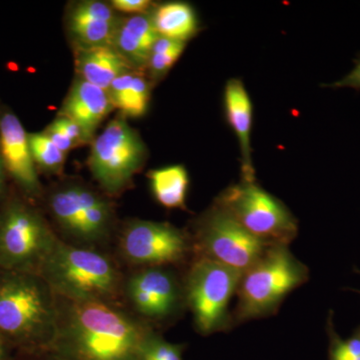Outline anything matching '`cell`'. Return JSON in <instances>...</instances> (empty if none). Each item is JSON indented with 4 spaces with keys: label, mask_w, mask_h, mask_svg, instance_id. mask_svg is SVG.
I'll return each instance as SVG.
<instances>
[{
    "label": "cell",
    "mask_w": 360,
    "mask_h": 360,
    "mask_svg": "<svg viewBox=\"0 0 360 360\" xmlns=\"http://www.w3.org/2000/svg\"><path fill=\"white\" fill-rule=\"evenodd\" d=\"M58 302L56 335L49 348L56 359L141 360L142 345L155 328L122 303L75 302L58 296Z\"/></svg>",
    "instance_id": "cell-1"
},
{
    "label": "cell",
    "mask_w": 360,
    "mask_h": 360,
    "mask_svg": "<svg viewBox=\"0 0 360 360\" xmlns=\"http://www.w3.org/2000/svg\"><path fill=\"white\" fill-rule=\"evenodd\" d=\"M58 296L37 272L0 269V335L15 354L49 352Z\"/></svg>",
    "instance_id": "cell-2"
},
{
    "label": "cell",
    "mask_w": 360,
    "mask_h": 360,
    "mask_svg": "<svg viewBox=\"0 0 360 360\" xmlns=\"http://www.w3.org/2000/svg\"><path fill=\"white\" fill-rule=\"evenodd\" d=\"M125 269L110 251L60 239L39 269L58 297L75 302L122 303Z\"/></svg>",
    "instance_id": "cell-3"
},
{
    "label": "cell",
    "mask_w": 360,
    "mask_h": 360,
    "mask_svg": "<svg viewBox=\"0 0 360 360\" xmlns=\"http://www.w3.org/2000/svg\"><path fill=\"white\" fill-rule=\"evenodd\" d=\"M49 222L68 245L112 252L118 226L110 196L79 180H65L45 194Z\"/></svg>",
    "instance_id": "cell-4"
},
{
    "label": "cell",
    "mask_w": 360,
    "mask_h": 360,
    "mask_svg": "<svg viewBox=\"0 0 360 360\" xmlns=\"http://www.w3.org/2000/svg\"><path fill=\"white\" fill-rule=\"evenodd\" d=\"M309 269L290 245H272L241 274L232 309L233 326L274 316L288 296L309 281Z\"/></svg>",
    "instance_id": "cell-5"
},
{
    "label": "cell",
    "mask_w": 360,
    "mask_h": 360,
    "mask_svg": "<svg viewBox=\"0 0 360 360\" xmlns=\"http://www.w3.org/2000/svg\"><path fill=\"white\" fill-rule=\"evenodd\" d=\"M59 238L32 201L8 193L0 201V269L37 272Z\"/></svg>",
    "instance_id": "cell-6"
},
{
    "label": "cell",
    "mask_w": 360,
    "mask_h": 360,
    "mask_svg": "<svg viewBox=\"0 0 360 360\" xmlns=\"http://www.w3.org/2000/svg\"><path fill=\"white\" fill-rule=\"evenodd\" d=\"M184 269L160 265L125 269L122 304L160 333L174 326L187 312Z\"/></svg>",
    "instance_id": "cell-7"
},
{
    "label": "cell",
    "mask_w": 360,
    "mask_h": 360,
    "mask_svg": "<svg viewBox=\"0 0 360 360\" xmlns=\"http://www.w3.org/2000/svg\"><path fill=\"white\" fill-rule=\"evenodd\" d=\"M241 272L207 258L194 257L184 269L187 311L201 336L227 333L233 328L232 298Z\"/></svg>",
    "instance_id": "cell-8"
},
{
    "label": "cell",
    "mask_w": 360,
    "mask_h": 360,
    "mask_svg": "<svg viewBox=\"0 0 360 360\" xmlns=\"http://www.w3.org/2000/svg\"><path fill=\"white\" fill-rule=\"evenodd\" d=\"M112 253L124 269L160 265L184 269L194 257L186 229L139 219L127 220L118 227Z\"/></svg>",
    "instance_id": "cell-9"
},
{
    "label": "cell",
    "mask_w": 360,
    "mask_h": 360,
    "mask_svg": "<svg viewBox=\"0 0 360 360\" xmlns=\"http://www.w3.org/2000/svg\"><path fill=\"white\" fill-rule=\"evenodd\" d=\"M255 238L271 245H290L298 236V221L283 201L245 179L224 189L214 200Z\"/></svg>",
    "instance_id": "cell-10"
},
{
    "label": "cell",
    "mask_w": 360,
    "mask_h": 360,
    "mask_svg": "<svg viewBox=\"0 0 360 360\" xmlns=\"http://www.w3.org/2000/svg\"><path fill=\"white\" fill-rule=\"evenodd\" d=\"M186 231L194 257L207 258L241 274L272 246L250 233L215 202L191 220Z\"/></svg>",
    "instance_id": "cell-11"
},
{
    "label": "cell",
    "mask_w": 360,
    "mask_h": 360,
    "mask_svg": "<svg viewBox=\"0 0 360 360\" xmlns=\"http://www.w3.org/2000/svg\"><path fill=\"white\" fill-rule=\"evenodd\" d=\"M146 144L127 123L116 116L92 141L89 168L104 194L117 196L131 184L146 160Z\"/></svg>",
    "instance_id": "cell-12"
},
{
    "label": "cell",
    "mask_w": 360,
    "mask_h": 360,
    "mask_svg": "<svg viewBox=\"0 0 360 360\" xmlns=\"http://www.w3.org/2000/svg\"><path fill=\"white\" fill-rule=\"evenodd\" d=\"M0 153L7 174L21 195L33 203L44 198V189L30 150L28 132L18 116L6 108L0 110Z\"/></svg>",
    "instance_id": "cell-13"
},
{
    "label": "cell",
    "mask_w": 360,
    "mask_h": 360,
    "mask_svg": "<svg viewBox=\"0 0 360 360\" xmlns=\"http://www.w3.org/2000/svg\"><path fill=\"white\" fill-rule=\"evenodd\" d=\"M66 23L77 47L113 46L120 20L111 4L89 0L71 6Z\"/></svg>",
    "instance_id": "cell-14"
},
{
    "label": "cell",
    "mask_w": 360,
    "mask_h": 360,
    "mask_svg": "<svg viewBox=\"0 0 360 360\" xmlns=\"http://www.w3.org/2000/svg\"><path fill=\"white\" fill-rule=\"evenodd\" d=\"M113 108L108 90L77 77L71 85L58 116L77 123L89 142H92L99 125Z\"/></svg>",
    "instance_id": "cell-15"
},
{
    "label": "cell",
    "mask_w": 360,
    "mask_h": 360,
    "mask_svg": "<svg viewBox=\"0 0 360 360\" xmlns=\"http://www.w3.org/2000/svg\"><path fill=\"white\" fill-rule=\"evenodd\" d=\"M224 108L227 122L238 137L240 148L241 179H255L250 146L252 103L241 80L231 78L225 84Z\"/></svg>",
    "instance_id": "cell-16"
},
{
    "label": "cell",
    "mask_w": 360,
    "mask_h": 360,
    "mask_svg": "<svg viewBox=\"0 0 360 360\" xmlns=\"http://www.w3.org/2000/svg\"><path fill=\"white\" fill-rule=\"evenodd\" d=\"M75 59L77 77L105 90L116 78L136 70L113 46L77 47Z\"/></svg>",
    "instance_id": "cell-17"
},
{
    "label": "cell",
    "mask_w": 360,
    "mask_h": 360,
    "mask_svg": "<svg viewBox=\"0 0 360 360\" xmlns=\"http://www.w3.org/2000/svg\"><path fill=\"white\" fill-rule=\"evenodd\" d=\"M158 37L151 13L134 14L120 20L113 47L139 70L148 65L151 49Z\"/></svg>",
    "instance_id": "cell-18"
},
{
    "label": "cell",
    "mask_w": 360,
    "mask_h": 360,
    "mask_svg": "<svg viewBox=\"0 0 360 360\" xmlns=\"http://www.w3.org/2000/svg\"><path fill=\"white\" fill-rule=\"evenodd\" d=\"M115 108L125 117H141L148 110L150 84L141 72L134 70L116 78L108 90Z\"/></svg>",
    "instance_id": "cell-19"
},
{
    "label": "cell",
    "mask_w": 360,
    "mask_h": 360,
    "mask_svg": "<svg viewBox=\"0 0 360 360\" xmlns=\"http://www.w3.org/2000/svg\"><path fill=\"white\" fill-rule=\"evenodd\" d=\"M153 25L161 37L186 42L198 30L193 7L186 2H167L151 13Z\"/></svg>",
    "instance_id": "cell-20"
},
{
    "label": "cell",
    "mask_w": 360,
    "mask_h": 360,
    "mask_svg": "<svg viewBox=\"0 0 360 360\" xmlns=\"http://www.w3.org/2000/svg\"><path fill=\"white\" fill-rule=\"evenodd\" d=\"M151 193L158 205L167 210H186L189 177L186 167L172 165L150 170L148 174Z\"/></svg>",
    "instance_id": "cell-21"
},
{
    "label": "cell",
    "mask_w": 360,
    "mask_h": 360,
    "mask_svg": "<svg viewBox=\"0 0 360 360\" xmlns=\"http://www.w3.org/2000/svg\"><path fill=\"white\" fill-rule=\"evenodd\" d=\"M28 141L37 169L54 175L63 172L66 155L51 141L44 131L28 134Z\"/></svg>",
    "instance_id": "cell-22"
},
{
    "label": "cell",
    "mask_w": 360,
    "mask_h": 360,
    "mask_svg": "<svg viewBox=\"0 0 360 360\" xmlns=\"http://www.w3.org/2000/svg\"><path fill=\"white\" fill-rule=\"evenodd\" d=\"M184 49L186 42L158 37L153 44L148 65L146 66L148 68L149 77L156 82L165 77L179 60Z\"/></svg>",
    "instance_id": "cell-23"
},
{
    "label": "cell",
    "mask_w": 360,
    "mask_h": 360,
    "mask_svg": "<svg viewBox=\"0 0 360 360\" xmlns=\"http://www.w3.org/2000/svg\"><path fill=\"white\" fill-rule=\"evenodd\" d=\"M328 338V360H360V326L352 335L343 340L338 335L333 322V312L329 311L326 321Z\"/></svg>",
    "instance_id": "cell-24"
},
{
    "label": "cell",
    "mask_w": 360,
    "mask_h": 360,
    "mask_svg": "<svg viewBox=\"0 0 360 360\" xmlns=\"http://www.w3.org/2000/svg\"><path fill=\"white\" fill-rule=\"evenodd\" d=\"M186 345L165 340L160 331L153 329L144 340L141 360H184Z\"/></svg>",
    "instance_id": "cell-25"
},
{
    "label": "cell",
    "mask_w": 360,
    "mask_h": 360,
    "mask_svg": "<svg viewBox=\"0 0 360 360\" xmlns=\"http://www.w3.org/2000/svg\"><path fill=\"white\" fill-rule=\"evenodd\" d=\"M51 124L68 135L77 146H82L89 143V139L85 136L84 130L80 129L77 123L68 120V118L63 117V116H58Z\"/></svg>",
    "instance_id": "cell-26"
},
{
    "label": "cell",
    "mask_w": 360,
    "mask_h": 360,
    "mask_svg": "<svg viewBox=\"0 0 360 360\" xmlns=\"http://www.w3.org/2000/svg\"><path fill=\"white\" fill-rule=\"evenodd\" d=\"M111 6L120 13L142 14L148 13L153 2L149 0H113Z\"/></svg>",
    "instance_id": "cell-27"
},
{
    "label": "cell",
    "mask_w": 360,
    "mask_h": 360,
    "mask_svg": "<svg viewBox=\"0 0 360 360\" xmlns=\"http://www.w3.org/2000/svg\"><path fill=\"white\" fill-rule=\"evenodd\" d=\"M329 89H352L360 90V56L355 59L354 66L345 77L333 84L326 85Z\"/></svg>",
    "instance_id": "cell-28"
},
{
    "label": "cell",
    "mask_w": 360,
    "mask_h": 360,
    "mask_svg": "<svg viewBox=\"0 0 360 360\" xmlns=\"http://www.w3.org/2000/svg\"><path fill=\"white\" fill-rule=\"evenodd\" d=\"M44 131L51 139V141L65 155L71 149L77 148L75 142L71 141L68 135L63 134L60 130L56 129V127H52L51 124H49Z\"/></svg>",
    "instance_id": "cell-29"
},
{
    "label": "cell",
    "mask_w": 360,
    "mask_h": 360,
    "mask_svg": "<svg viewBox=\"0 0 360 360\" xmlns=\"http://www.w3.org/2000/svg\"><path fill=\"white\" fill-rule=\"evenodd\" d=\"M13 360H59L49 352L37 354H15Z\"/></svg>",
    "instance_id": "cell-30"
},
{
    "label": "cell",
    "mask_w": 360,
    "mask_h": 360,
    "mask_svg": "<svg viewBox=\"0 0 360 360\" xmlns=\"http://www.w3.org/2000/svg\"><path fill=\"white\" fill-rule=\"evenodd\" d=\"M7 170L6 165H4V158H2L1 153H0V201L8 194L7 193Z\"/></svg>",
    "instance_id": "cell-31"
},
{
    "label": "cell",
    "mask_w": 360,
    "mask_h": 360,
    "mask_svg": "<svg viewBox=\"0 0 360 360\" xmlns=\"http://www.w3.org/2000/svg\"><path fill=\"white\" fill-rule=\"evenodd\" d=\"M14 355H15V352L0 335V360H13Z\"/></svg>",
    "instance_id": "cell-32"
},
{
    "label": "cell",
    "mask_w": 360,
    "mask_h": 360,
    "mask_svg": "<svg viewBox=\"0 0 360 360\" xmlns=\"http://www.w3.org/2000/svg\"><path fill=\"white\" fill-rule=\"evenodd\" d=\"M0 110H1V108H0Z\"/></svg>",
    "instance_id": "cell-33"
}]
</instances>
